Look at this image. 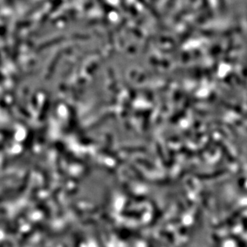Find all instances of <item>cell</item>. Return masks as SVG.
Instances as JSON below:
<instances>
[{
    "label": "cell",
    "mask_w": 247,
    "mask_h": 247,
    "mask_svg": "<svg viewBox=\"0 0 247 247\" xmlns=\"http://www.w3.org/2000/svg\"><path fill=\"white\" fill-rule=\"evenodd\" d=\"M34 139V133L33 130H29L28 133H27L26 137L25 138L23 142V148L25 150H28L31 148L32 143Z\"/></svg>",
    "instance_id": "1"
},
{
    "label": "cell",
    "mask_w": 247,
    "mask_h": 247,
    "mask_svg": "<svg viewBox=\"0 0 247 247\" xmlns=\"http://www.w3.org/2000/svg\"><path fill=\"white\" fill-rule=\"evenodd\" d=\"M0 135L6 137V138L11 139L15 135V131L13 130L8 129H1L0 128Z\"/></svg>",
    "instance_id": "2"
},
{
    "label": "cell",
    "mask_w": 247,
    "mask_h": 247,
    "mask_svg": "<svg viewBox=\"0 0 247 247\" xmlns=\"http://www.w3.org/2000/svg\"><path fill=\"white\" fill-rule=\"evenodd\" d=\"M0 107H1L3 109H4L5 111H6V112L8 113L10 116H13V112L12 111V109L10 108L9 105L7 104L6 102L4 100H3V99L0 100Z\"/></svg>",
    "instance_id": "3"
},
{
    "label": "cell",
    "mask_w": 247,
    "mask_h": 247,
    "mask_svg": "<svg viewBox=\"0 0 247 247\" xmlns=\"http://www.w3.org/2000/svg\"><path fill=\"white\" fill-rule=\"evenodd\" d=\"M4 80H5L4 76H3L2 73H0V83H3V81H4Z\"/></svg>",
    "instance_id": "4"
},
{
    "label": "cell",
    "mask_w": 247,
    "mask_h": 247,
    "mask_svg": "<svg viewBox=\"0 0 247 247\" xmlns=\"http://www.w3.org/2000/svg\"><path fill=\"white\" fill-rule=\"evenodd\" d=\"M5 149V145L3 144H0V151H2Z\"/></svg>",
    "instance_id": "5"
}]
</instances>
